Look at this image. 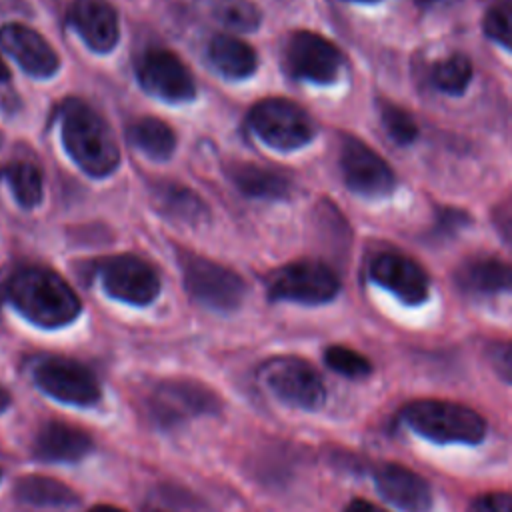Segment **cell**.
<instances>
[{"label": "cell", "mask_w": 512, "mask_h": 512, "mask_svg": "<svg viewBox=\"0 0 512 512\" xmlns=\"http://www.w3.org/2000/svg\"><path fill=\"white\" fill-rule=\"evenodd\" d=\"M376 512H380V510H378V508H376Z\"/></svg>", "instance_id": "obj_41"}, {"label": "cell", "mask_w": 512, "mask_h": 512, "mask_svg": "<svg viewBox=\"0 0 512 512\" xmlns=\"http://www.w3.org/2000/svg\"><path fill=\"white\" fill-rule=\"evenodd\" d=\"M10 406V394L0 386V412H4Z\"/></svg>", "instance_id": "obj_35"}, {"label": "cell", "mask_w": 512, "mask_h": 512, "mask_svg": "<svg viewBox=\"0 0 512 512\" xmlns=\"http://www.w3.org/2000/svg\"><path fill=\"white\" fill-rule=\"evenodd\" d=\"M150 204L166 220L200 228L210 220V210L206 202L188 186L172 180H154L150 184Z\"/></svg>", "instance_id": "obj_17"}, {"label": "cell", "mask_w": 512, "mask_h": 512, "mask_svg": "<svg viewBox=\"0 0 512 512\" xmlns=\"http://www.w3.org/2000/svg\"><path fill=\"white\" fill-rule=\"evenodd\" d=\"M344 512H376V506H372L370 502H366V500H362V498H356V500H352V502L344 508Z\"/></svg>", "instance_id": "obj_34"}, {"label": "cell", "mask_w": 512, "mask_h": 512, "mask_svg": "<svg viewBox=\"0 0 512 512\" xmlns=\"http://www.w3.org/2000/svg\"><path fill=\"white\" fill-rule=\"evenodd\" d=\"M484 32L512 50V0H496L484 14Z\"/></svg>", "instance_id": "obj_29"}, {"label": "cell", "mask_w": 512, "mask_h": 512, "mask_svg": "<svg viewBox=\"0 0 512 512\" xmlns=\"http://www.w3.org/2000/svg\"><path fill=\"white\" fill-rule=\"evenodd\" d=\"M206 54L210 66L226 80H244L258 68L256 50L232 34L212 36Z\"/></svg>", "instance_id": "obj_20"}, {"label": "cell", "mask_w": 512, "mask_h": 512, "mask_svg": "<svg viewBox=\"0 0 512 512\" xmlns=\"http://www.w3.org/2000/svg\"><path fill=\"white\" fill-rule=\"evenodd\" d=\"M14 494L20 502L32 506H70L78 502V494L68 484L40 474L18 478Z\"/></svg>", "instance_id": "obj_25"}, {"label": "cell", "mask_w": 512, "mask_h": 512, "mask_svg": "<svg viewBox=\"0 0 512 512\" xmlns=\"http://www.w3.org/2000/svg\"><path fill=\"white\" fill-rule=\"evenodd\" d=\"M2 14H30L26 0H0V16Z\"/></svg>", "instance_id": "obj_33"}, {"label": "cell", "mask_w": 512, "mask_h": 512, "mask_svg": "<svg viewBox=\"0 0 512 512\" xmlns=\"http://www.w3.org/2000/svg\"><path fill=\"white\" fill-rule=\"evenodd\" d=\"M246 120L252 134L278 152H294L310 144L316 136L312 116L288 98L258 100Z\"/></svg>", "instance_id": "obj_5"}, {"label": "cell", "mask_w": 512, "mask_h": 512, "mask_svg": "<svg viewBox=\"0 0 512 512\" xmlns=\"http://www.w3.org/2000/svg\"><path fill=\"white\" fill-rule=\"evenodd\" d=\"M102 290L124 304L148 306L160 294L156 268L136 254H114L96 264Z\"/></svg>", "instance_id": "obj_8"}, {"label": "cell", "mask_w": 512, "mask_h": 512, "mask_svg": "<svg viewBox=\"0 0 512 512\" xmlns=\"http://www.w3.org/2000/svg\"><path fill=\"white\" fill-rule=\"evenodd\" d=\"M182 284L188 296L214 312H234L246 296V284L238 272L186 248L176 250Z\"/></svg>", "instance_id": "obj_4"}, {"label": "cell", "mask_w": 512, "mask_h": 512, "mask_svg": "<svg viewBox=\"0 0 512 512\" xmlns=\"http://www.w3.org/2000/svg\"><path fill=\"white\" fill-rule=\"evenodd\" d=\"M222 408L220 398L196 380H164L150 398V412L164 428H172L190 416H210Z\"/></svg>", "instance_id": "obj_12"}, {"label": "cell", "mask_w": 512, "mask_h": 512, "mask_svg": "<svg viewBox=\"0 0 512 512\" xmlns=\"http://www.w3.org/2000/svg\"><path fill=\"white\" fill-rule=\"evenodd\" d=\"M126 138L140 154L156 162H166L176 150V132L156 116L134 120L126 130Z\"/></svg>", "instance_id": "obj_23"}, {"label": "cell", "mask_w": 512, "mask_h": 512, "mask_svg": "<svg viewBox=\"0 0 512 512\" xmlns=\"http://www.w3.org/2000/svg\"><path fill=\"white\" fill-rule=\"evenodd\" d=\"M370 280L392 292L408 306L422 304L430 292V280L424 268L412 258L396 252H384L370 262Z\"/></svg>", "instance_id": "obj_15"}, {"label": "cell", "mask_w": 512, "mask_h": 512, "mask_svg": "<svg viewBox=\"0 0 512 512\" xmlns=\"http://www.w3.org/2000/svg\"><path fill=\"white\" fill-rule=\"evenodd\" d=\"M378 492L404 512H426L432 504V492L426 480L402 464H382L374 472Z\"/></svg>", "instance_id": "obj_18"}, {"label": "cell", "mask_w": 512, "mask_h": 512, "mask_svg": "<svg viewBox=\"0 0 512 512\" xmlns=\"http://www.w3.org/2000/svg\"><path fill=\"white\" fill-rule=\"evenodd\" d=\"M420 6H430V4H434V2H438V0H416Z\"/></svg>", "instance_id": "obj_38"}, {"label": "cell", "mask_w": 512, "mask_h": 512, "mask_svg": "<svg viewBox=\"0 0 512 512\" xmlns=\"http://www.w3.org/2000/svg\"><path fill=\"white\" fill-rule=\"evenodd\" d=\"M2 176L6 180V186L14 198V202L24 208L32 210L36 208L44 198V178L42 170L26 158H18L8 162L2 168Z\"/></svg>", "instance_id": "obj_24"}, {"label": "cell", "mask_w": 512, "mask_h": 512, "mask_svg": "<svg viewBox=\"0 0 512 512\" xmlns=\"http://www.w3.org/2000/svg\"><path fill=\"white\" fill-rule=\"evenodd\" d=\"M60 140L70 160L92 178H106L120 166L122 154L110 124L84 100L68 98L58 108Z\"/></svg>", "instance_id": "obj_2"}, {"label": "cell", "mask_w": 512, "mask_h": 512, "mask_svg": "<svg viewBox=\"0 0 512 512\" xmlns=\"http://www.w3.org/2000/svg\"><path fill=\"white\" fill-rule=\"evenodd\" d=\"M90 512H124V510H120V508H116V506H108V504H100V506H94Z\"/></svg>", "instance_id": "obj_37"}, {"label": "cell", "mask_w": 512, "mask_h": 512, "mask_svg": "<svg viewBox=\"0 0 512 512\" xmlns=\"http://www.w3.org/2000/svg\"><path fill=\"white\" fill-rule=\"evenodd\" d=\"M142 90L168 104H186L196 98V82L188 66L166 48L146 50L136 64Z\"/></svg>", "instance_id": "obj_9"}, {"label": "cell", "mask_w": 512, "mask_h": 512, "mask_svg": "<svg viewBox=\"0 0 512 512\" xmlns=\"http://www.w3.org/2000/svg\"><path fill=\"white\" fill-rule=\"evenodd\" d=\"M68 26L96 54L112 52L120 40L118 14L106 0H74Z\"/></svg>", "instance_id": "obj_16"}, {"label": "cell", "mask_w": 512, "mask_h": 512, "mask_svg": "<svg viewBox=\"0 0 512 512\" xmlns=\"http://www.w3.org/2000/svg\"><path fill=\"white\" fill-rule=\"evenodd\" d=\"M262 386L280 402L300 408L318 410L326 398L320 372L298 356H274L258 368Z\"/></svg>", "instance_id": "obj_6"}, {"label": "cell", "mask_w": 512, "mask_h": 512, "mask_svg": "<svg viewBox=\"0 0 512 512\" xmlns=\"http://www.w3.org/2000/svg\"><path fill=\"white\" fill-rule=\"evenodd\" d=\"M2 50L32 78L46 80L60 70V56L50 42L34 28L8 22L0 26Z\"/></svg>", "instance_id": "obj_14"}, {"label": "cell", "mask_w": 512, "mask_h": 512, "mask_svg": "<svg viewBox=\"0 0 512 512\" xmlns=\"http://www.w3.org/2000/svg\"><path fill=\"white\" fill-rule=\"evenodd\" d=\"M324 362L338 374L348 378H364L372 372L370 360L360 352L346 346H328L324 350Z\"/></svg>", "instance_id": "obj_28"}, {"label": "cell", "mask_w": 512, "mask_h": 512, "mask_svg": "<svg viewBox=\"0 0 512 512\" xmlns=\"http://www.w3.org/2000/svg\"><path fill=\"white\" fill-rule=\"evenodd\" d=\"M34 456L42 462L72 464L82 460L92 450L90 436L64 422H46L32 444Z\"/></svg>", "instance_id": "obj_19"}, {"label": "cell", "mask_w": 512, "mask_h": 512, "mask_svg": "<svg viewBox=\"0 0 512 512\" xmlns=\"http://www.w3.org/2000/svg\"><path fill=\"white\" fill-rule=\"evenodd\" d=\"M432 84L446 94H462L472 78V62L464 54L438 60L430 70Z\"/></svg>", "instance_id": "obj_26"}, {"label": "cell", "mask_w": 512, "mask_h": 512, "mask_svg": "<svg viewBox=\"0 0 512 512\" xmlns=\"http://www.w3.org/2000/svg\"><path fill=\"white\" fill-rule=\"evenodd\" d=\"M486 356L494 372L512 384V340H498L486 348Z\"/></svg>", "instance_id": "obj_31"}, {"label": "cell", "mask_w": 512, "mask_h": 512, "mask_svg": "<svg viewBox=\"0 0 512 512\" xmlns=\"http://www.w3.org/2000/svg\"><path fill=\"white\" fill-rule=\"evenodd\" d=\"M228 176L232 184L246 196L254 200H284L290 194V180L268 166L254 162H232L228 166Z\"/></svg>", "instance_id": "obj_21"}, {"label": "cell", "mask_w": 512, "mask_h": 512, "mask_svg": "<svg viewBox=\"0 0 512 512\" xmlns=\"http://www.w3.org/2000/svg\"><path fill=\"white\" fill-rule=\"evenodd\" d=\"M352 2H378V0H352Z\"/></svg>", "instance_id": "obj_39"}, {"label": "cell", "mask_w": 512, "mask_h": 512, "mask_svg": "<svg viewBox=\"0 0 512 512\" xmlns=\"http://www.w3.org/2000/svg\"><path fill=\"white\" fill-rule=\"evenodd\" d=\"M0 478H2V470H0Z\"/></svg>", "instance_id": "obj_40"}, {"label": "cell", "mask_w": 512, "mask_h": 512, "mask_svg": "<svg viewBox=\"0 0 512 512\" xmlns=\"http://www.w3.org/2000/svg\"><path fill=\"white\" fill-rule=\"evenodd\" d=\"M458 284L476 294L512 290V264L498 258H474L464 262L456 274Z\"/></svg>", "instance_id": "obj_22"}, {"label": "cell", "mask_w": 512, "mask_h": 512, "mask_svg": "<svg viewBox=\"0 0 512 512\" xmlns=\"http://www.w3.org/2000/svg\"><path fill=\"white\" fill-rule=\"evenodd\" d=\"M266 290L270 300L318 306L336 298L340 280L322 262L298 260L274 270L266 280Z\"/></svg>", "instance_id": "obj_7"}, {"label": "cell", "mask_w": 512, "mask_h": 512, "mask_svg": "<svg viewBox=\"0 0 512 512\" xmlns=\"http://www.w3.org/2000/svg\"><path fill=\"white\" fill-rule=\"evenodd\" d=\"M4 292L20 316L46 330L72 324L82 310L72 286L58 272L40 264L14 270L6 280Z\"/></svg>", "instance_id": "obj_1"}, {"label": "cell", "mask_w": 512, "mask_h": 512, "mask_svg": "<svg viewBox=\"0 0 512 512\" xmlns=\"http://www.w3.org/2000/svg\"><path fill=\"white\" fill-rule=\"evenodd\" d=\"M284 62L294 78L326 86L336 82L344 58L324 36L310 30H298L286 40Z\"/></svg>", "instance_id": "obj_11"}, {"label": "cell", "mask_w": 512, "mask_h": 512, "mask_svg": "<svg viewBox=\"0 0 512 512\" xmlns=\"http://www.w3.org/2000/svg\"><path fill=\"white\" fill-rule=\"evenodd\" d=\"M340 170L346 186L364 198L388 196L396 186L392 168L354 136L342 138Z\"/></svg>", "instance_id": "obj_13"}, {"label": "cell", "mask_w": 512, "mask_h": 512, "mask_svg": "<svg viewBox=\"0 0 512 512\" xmlns=\"http://www.w3.org/2000/svg\"><path fill=\"white\" fill-rule=\"evenodd\" d=\"M214 16L222 26L236 32H254L262 22L258 6L250 0H216Z\"/></svg>", "instance_id": "obj_27"}, {"label": "cell", "mask_w": 512, "mask_h": 512, "mask_svg": "<svg viewBox=\"0 0 512 512\" xmlns=\"http://www.w3.org/2000/svg\"><path fill=\"white\" fill-rule=\"evenodd\" d=\"M34 382L46 396L64 404L86 408L100 400V384L92 370L70 358H42L34 366Z\"/></svg>", "instance_id": "obj_10"}, {"label": "cell", "mask_w": 512, "mask_h": 512, "mask_svg": "<svg viewBox=\"0 0 512 512\" xmlns=\"http://www.w3.org/2000/svg\"><path fill=\"white\" fill-rule=\"evenodd\" d=\"M468 512H512V492H486L472 500Z\"/></svg>", "instance_id": "obj_32"}, {"label": "cell", "mask_w": 512, "mask_h": 512, "mask_svg": "<svg viewBox=\"0 0 512 512\" xmlns=\"http://www.w3.org/2000/svg\"><path fill=\"white\" fill-rule=\"evenodd\" d=\"M8 80H10V70H8L6 62L0 58V84H2V82H8Z\"/></svg>", "instance_id": "obj_36"}, {"label": "cell", "mask_w": 512, "mask_h": 512, "mask_svg": "<svg viewBox=\"0 0 512 512\" xmlns=\"http://www.w3.org/2000/svg\"><path fill=\"white\" fill-rule=\"evenodd\" d=\"M382 124L390 134V138L398 144H408L418 134V126L414 118L406 110L392 104H382Z\"/></svg>", "instance_id": "obj_30"}, {"label": "cell", "mask_w": 512, "mask_h": 512, "mask_svg": "<svg viewBox=\"0 0 512 512\" xmlns=\"http://www.w3.org/2000/svg\"><path fill=\"white\" fill-rule=\"evenodd\" d=\"M400 418L418 436L436 444H478L488 430L480 412L450 400H414L402 408Z\"/></svg>", "instance_id": "obj_3"}]
</instances>
